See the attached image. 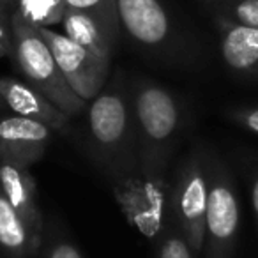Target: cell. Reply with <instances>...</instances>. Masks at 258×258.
I'll return each mask as SVG.
<instances>
[{"instance_id": "obj_1", "label": "cell", "mask_w": 258, "mask_h": 258, "mask_svg": "<svg viewBox=\"0 0 258 258\" xmlns=\"http://www.w3.org/2000/svg\"><path fill=\"white\" fill-rule=\"evenodd\" d=\"M87 149L108 180L138 168L131 87L117 76L85 106Z\"/></svg>"}, {"instance_id": "obj_2", "label": "cell", "mask_w": 258, "mask_h": 258, "mask_svg": "<svg viewBox=\"0 0 258 258\" xmlns=\"http://www.w3.org/2000/svg\"><path fill=\"white\" fill-rule=\"evenodd\" d=\"M137 124L138 166L145 172L168 175L172 154L182 131L180 101L166 87L138 78L131 85Z\"/></svg>"}, {"instance_id": "obj_3", "label": "cell", "mask_w": 258, "mask_h": 258, "mask_svg": "<svg viewBox=\"0 0 258 258\" xmlns=\"http://www.w3.org/2000/svg\"><path fill=\"white\" fill-rule=\"evenodd\" d=\"M13 29V57L27 83L46 96L58 110L69 118L85 111L87 103L75 94L64 78L53 53L39 36L36 27L22 18L18 13L11 16Z\"/></svg>"}, {"instance_id": "obj_4", "label": "cell", "mask_w": 258, "mask_h": 258, "mask_svg": "<svg viewBox=\"0 0 258 258\" xmlns=\"http://www.w3.org/2000/svg\"><path fill=\"white\" fill-rule=\"evenodd\" d=\"M207 212L204 258H233L240 228V204L232 173L219 156L205 151Z\"/></svg>"}, {"instance_id": "obj_5", "label": "cell", "mask_w": 258, "mask_h": 258, "mask_svg": "<svg viewBox=\"0 0 258 258\" xmlns=\"http://www.w3.org/2000/svg\"><path fill=\"white\" fill-rule=\"evenodd\" d=\"M115 202L125 221L149 239H159L170 216L168 175H158L140 166L110 180Z\"/></svg>"}, {"instance_id": "obj_6", "label": "cell", "mask_w": 258, "mask_h": 258, "mask_svg": "<svg viewBox=\"0 0 258 258\" xmlns=\"http://www.w3.org/2000/svg\"><path fill=\"white\" fill-rule=\"evenodd\" d=\"M207 212V177L205 151L197 147L182 159L170 187V216L195 256L200 258L205 239Z\"/></svg>"}, {"instance_id": "obj_7", "label": "cell", "mask_w": 258, "mask_h": 258, "mask_svg": "<svg viewBox=\"0 0 258 258\" xmlns=\"http://www.w3.org/2000/svg\"><path fill=\"white\" fill-rule=\"evenodd\" d=\"M36 30L51 50L58 69L76 96L82 97L85 103L94 99L106 85L108 75H110V60L97 57L87 48L71 41L66 34L57 32L53 29L36 27Z\"/></svg>"}, {"instance_id": "obj_8", "label": "cell", "mask_w": 258, "mask_h": 258, "mask_svg": "<svg viewBox=\"0 0 258 258\" xmlns=\"http://www.w3.org/2000/svg\"><path fill=\"white\" fill-rule=\"evenodd\" d=\"M51 133L48 125L18 115L0 118V163L30 170L48 151Z\"/></svg>"}, {"instance_id": "obj_9", "label": "cell", "mask_w": 258, "mask_h": 258, "mask_svg": "<svg viewBox=\"0 0 258 258\" xmlns=\"http://www.w3.org/2000/svg\"><path fill=\"white\" fill-rule=\"evenodd\" d=\"M120 30L137 44L159 50L172 37V22L161 0H117Z\"/></svg>"}, {"instance_id": "obj_10", "label": "cell", "mask_w": 258, "mask_h": 258, "mask_svg": "<svg viewBox=\"0 0 258 258\" xmlns=\"http://www.w3.org/2000/svg\"><path fill=\"white\" fill-rule=\"evenodd\" d=\"M0 97L15 115L41 122L51 131H66L71 122V118L62 113L39 90L13 76L0 78Z\"/></svg>"}, {"instance_id": "obj_11", "label": "cell", "mask_w": 258, "mask_h": 258, "mask_svg": "<svg viewBox=\"0 0 258 258\" xmlns=\"http://www.w3.org/2000/svg\"><path fill=\"white\" fill-rule=\"evenodd\" d=\"M219 50L233 73L258 82V29L233 23L216 15Z\"/></svg>"}, {"instance_id": "obj_12", "label": "cell", "mask_w": 258, "mask_h": 258, "mask_svg": "<svg viewBox=\"0 0 258 258\" xmlns=\"http://www.w3.org/2000/svg\"><path fill=\"white\" fill-rule=\"evenodd\" d=\"M0 189L11 205L16 209L20 218L25 221L30 232L43 242L44 216L37 205V189L30 170L11 163H0Z\"/></svg>"}, {"instance_id": "obj_13", "label": "cell", "mask_w": 258, "mask_h": 258, "mask_svg": "<svg viewBox=\"0 0 258 258\" xmlns=\"http://www.w3.org/2000/svg\"><path fill=\"white\" fill-rule=\"evenodd\" d=\"M60 25L62 34H66L71 41L87 48L89 51H92L94 55L104 58V60H111L118 36L111 32L110 29H106L96 18L89 16L87 13L68 8L64 16H62Z\"/></svg>"}, {"instance_id": "obj_14", "label": "cell", "mask_w": 258, "mask_h": 258, "mask_svg": "<svg viewBox=\"0 0 258 258\" xmlns=\"http://www.w3.org/2000/svg\"><path fill=\"white\" fill-rule=\"evenodd\" d=\"M41 240L30 232L0 189V249L8 258H36Z\"/></svg>"}, {"instance_id": "obj_15", "label": "cell", "mask_w": 258, "mask_h": 258, "mask_svg": "<svg viewBox=\"0 0 258 258\" xmlns=\"http://www.w3.org/2000/svg\"><path fill=\"white\" fill-rule=\"evenodd\" d=\"M66 9L68 8L64 0H18L16 2V13L37 29H51L55 25H60Z\"/></svg>"}, {"instance_id": "obj_16", "label": "cell", "mask_w": 258, "mask_h": 258, "mask_svg": "<svg viewBox=\"0 0 258 258\" xmlns=\"http://www.w3.org/2000/svg\"><path fill=\"white\" fill-rule=\"evenodd\" d=\"M64 2L66 8L87 13L89 16L103 23L106 29H110L113 34H117V36L120 34L117 0H64Z\"/></svg>"}, {"instance_id": "obj_17", "label": "cell", "mask_w": 258, "mask_h": 258, "mask_svg": "<svg viewBox=\"0 0 258 258\" xmlns=\"http://www.w3.org/2000/svg\"><path fill=\"white\" fill-rule=\"evenodd\" d=\"M216 15L244 27L258 29V0H212Z\"/></svg>"}, {"instance_id": "obj_18", "label": "cell", "mask_w": 258, "mask_h": 258, "mask_svg": "<svg viewBox=\"0 0 258 258\" xmlns=\"http://www.w3.org/2000/svg\"><path fill=\"white\" fill-rule=\"evenodd\" d=\"M158 258H197L189 244L172 221L158 239Z\"/></svg>"}, {"instance_id": "obj_19", "label": "cell", "mask_w": 258, "mask_h": 258, "mask_svg": "<svg viewBox=\"0 0 258 258\" xmlns=\"http://www.w3.org/2000/svg\"><path fill=\"white\" fill-rule=\"evenodd\" d=\"M36 258H83V254L71 240L44 233L43 244H41Z\"/></svg>"}, {"instance_id": "obj_20", "label": "cell", "mask_w": 258, "mask_h": 258, "mask_svg": "<svg viewBox=\"0 0 258 258\" xmlns=\"http://www.w3.org/2000/svg\"><path fill=\"white\" fill-rule=\"evenodd\" d=\"M228 117L242 129L258 135V106L233 108V110L228 111Z\"/></svg>"}, {"instance_id": "obj_21", "label": "cell", "mask_w": 258, "mask_h": 258, "mask_svg": "<svg viewBox=\"0 0 258 258\" xmlns=\"http://www.w3.org/2000/svg\"><path fill=\"white\" fill-rule=\"evenodd\" d=\"M13 15H0V58L13 55Z\"/></svg>"}, {"instance_id": "obj_22", "label": "cell", "mask_w": 258, "mask_h": 258, "mask_svg": "<svg viewBox=\"0 0 258 258\" xmlns=\"http://www.w3.org/2000/svg\"><path fill=\"white\" fill-rule=\"evenodd\" d=\"M251 207H253V214L258 221V173L251 182Z\"/></svg>"}, {"instance_id": "obj_23", "label": "cell", "mask_w": 258, "mask_h": 258, "mask_svg": "<svg viewBox=\"0 0 258 258\" xmlns=\"http://www.w3.org/2000/svg\"><path fill=\"white\" fill-rule=\"evenodd\" d=\"M18 0H0V15H13Z\"/></svg>"}, {"instance_id": "obj_24", "label": "cell", "mask_w": 258, "mask_h": 258, "mask_svg": "<svg viewBox=\"0 0 258 258\" xmlns=\"http://www.w3.org/2000/svg\"><path fill=\"white\" fill-rule=\"evenodd\" d=\"M4 106H6V104H4V101H2V97H0V111L4 110Z\"/></svg>"}, {"instance_id": "obj_25", "label": "cell", "mask_w": 258, "mask_h": 258, "mask_svg": "<svg viewBox=\"0 0 258 258\" xmlns=\"http://www.w3.org/2000/svg\"><path fill=\"white\" fill-rule=\"evenodd\" d=\"M204 2H212V0H204Z\"/></svg>"}]
</instances>
